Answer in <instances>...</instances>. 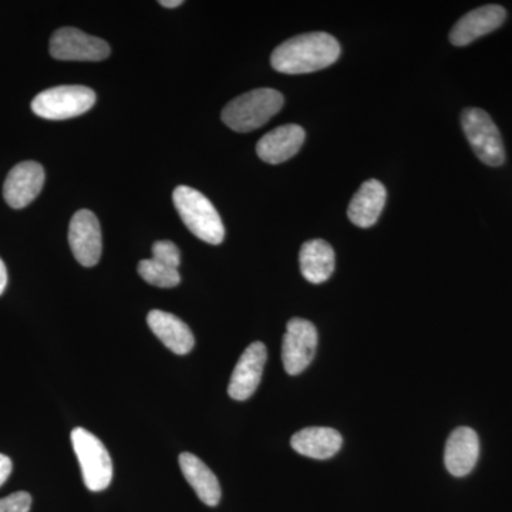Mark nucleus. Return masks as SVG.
Masks as SVG:
<instances>
[{
	"instance_id": "nucleus-1",
	"label": "nucleus",
	"mask_w": 512,
	"mask_h": 512,
	"mask_svg": "<svg viewBox=\"0 0 512 512\" xmlns=\"http://www.w3.org/2000/svg\"><path fill=\"white\" fill-rule=\"evenodd\" d=\"M339 56L340 45L335 37L313 32L292 37L276 47L271 64L279 73L306 74L332 66Z\"/></svg>"
},
{
	"instance_id": "nucleus-2",
	"label": "nucleus",
	"mask_w": 512,
	"mask_h": 512,
	"mask_svg": "<svg viewBox=\"0 0 512 512\" xmlns=\"http://www.w3.org/2000/svg\"><path fill=\"white\" fill-rule=\"evenodd\" d=\"M284 103V96L278 90H252L225 106L222 121L231 130L249 133L268 123L284 107Z\"/></svg>"
},
{
	"instance_id": "nucleus-3",
	"label": "nucleus",
	"mask_w": 512,
	"mask_h": 512,
	"mask_svg": "<svg viewBox=\"0 0 512 512\" xmlns=\"http://www.w3.org/2000/svg\"><path fill=\"white\" fill-rule=\"evenodd\" d=\"M173 201L181 220L195 237L211 245H220L225 228L212 202L200 191L187 185L175 188Z\"/></svg>"
},
{
	"instance_id": "nucleus-4",
	"label": "nucleus",
	"mask_w": 512,
	"mask_h": 512,
	"mask_svg": "<svg viewBox=\"0 0 512 512\" xmlns=\"http://www.w3.org/2000/svg\"><path fill=\"white\" fill-rule=\"evenodd\" d=\"M70 437L86 487L93 493L106 490L113 480V461L106 446L83 427L74 429Z\"/></svg>"
},
{
	"instance_id": "nucleus-5",
	"label": "nucleus",
	"mask_w": 512,
	"mask_h": 512,
	"mask_svg": "<svg viewBox=\"0 0 512 512\" xmlns=\"http://www.w3.org/2000/svg\"><path fill=\"white\" fill-rule=\"evenodd\" d=\"M96 103V93L84 86H59L37 94L32 101L36 116L46 120H69L87 113Z\"/></svg>"
},
{
	"instance_id": "nucleus-6",
	"label": "nucleus",
	"mask_w": 512,
	"mask_h": 512,
	"mask_svg": "<svg viewBox=\"0 0 512 512\" xmlns=\"http://www.w3.org/2000/svg\"><path fill=\"white\" fill-rule=\"evenodd\" d=\"M461 126L476 156L490 167H500L505 161L503 137L490 114L470 107L461 114Z\"/></svg>"
},
{
	"instance_id": "nucleus-7",
	"label": "nucleus",
	"mask_w": 512,
	"mask_h": 512,
	"mask_svg": "<svg viewBox=\"0 0 512 512\" xmlns=\"http://www.w3.org/2000/svg\"><path fill=\"white\" fill-rule=\"evenodd\" d=\"M110 46L103 39L76 28H62L50 39V55L66 62H100L110 56Z\"/></svg>"
},
{
	"instance_id": "nucleus-8",
	"label": "nucleus",
	"mask_w": 512,
	"mask_h": 512,
	"mask_svg": "<svg viewBox=\"0 0 512 512\" xmlns=\"http://www.w3.org/2000/svg\"><path fill=\"white\" fill-rule=\"evenodd\" d=\"M318 348V330L309 320L293 318L286 326L284 343H282V363L286 373L291 376L301 375L311 365Z\"/></svg>"
},
{
	"instance_id": "nucleus-9",
	"label": "nucleus",
	"mask_w": 512,
	"mask_h": 512,
	"mask_svg": "<svg viewBox=\"0 0 512 512\" xmlns=\"http://www.w3.org/2000/svg\"><path fill=\"white\" fill-rule=\"evenodd\" d=\"M69 244L76 261L86 268L99 264L103 252V238L96 215L80 210L73 215L69 228Z\"/></svg>"
},
{
	"instance_id": "nucleus-10",
	"label": "nucleus",
	"mask_w": 512,
	"mask_h": 512,
	"mask_svg": "<svg viewBox=\"0 0 512 512\" xmlns=\"http://www.w3.org/2000/svg\"><path fill=\"white\" fill-rule=\"evenodd\" d=\"M45 185V170L35 161H23L8 174L3 185V197L9 207L22 210L36 200Z\"/></svg>"
},
{
	"instance_id": "nucleus-11",
	"label": "nucleus",
	"mask_w": 512,
	"mask_h": 512,
	"mask_svg": "<svg viewBox=\"0 0 512 512\" xmlns=\"http://www.w3.org/2000/svg\"><path fill=\"white\" fill-rule=\"evenodd\" d=\"M266 346L262 342H255L249 345L242 356L239 357L237 366L232 372L229 380L228 394L231 399L244 402L254 396L266 363Z\"/></svg>"
},
{
	"instance_id": "nucleus-12",
	"label": "nucleus",
	"mask_w": 512,
	"mask_h": 512,
	"mask_svg": "<svg viewBox=\"0 0 512 512\" xmlns=\"http://www.w3.org/2000/svg\"><path fill=\"white\" fill-rule=\"evenodd\" d=\"M507 19V10L500 5H485L471 10L458 20L450 32V42L454 46H467L481 36L500 28Z\"/></svg>"
},
{
	"instance_id": "nucleus-13",
	"label": "nucleus",
	"mask_w": 512,
	"mask_h": 512,
	"mask_svg": "<svg viewBox=\"0 0 512 512\" xmlns=\"http://www.w3.org/2000/svg\"><path fill=\"white\" fill-rule=\"evenodd\" d=\"M480 457V440L470 427H458L448 437L444 463L454 477H466L476 467Z\"/></svg>"
},
{
	"instance_id": "nucleus-14",
	"label": "nucleus",
	"mask_w": 512,
	"mask_h": 512,
	"mask_svg": "<svg viewBox=\"0 0 512 512\" xmlns=\"http://www.w3.org/2000/svg\"><path fill=\"white\" fill-rule=\"evenodd\" d=\"M305 138V130L301 126L286 124L265 134L256 146V153L265 163L272 165L285 163L299 153Z\"/></svg>"
},
{
	"instance_id": "nucleus-15",
	"label": "nucleus",
	"mask_w": 512,
	"mask_h": 512,
	"mask_svg": "<svg viewBox=\"0 0 512 512\" xmlns=\"http://www.w3.org/2000/svg\"><path fill=\"white\" fill-rule=\"evenodd\" d=\"M147 323L154 335L175 355H187L194 349L195 339L187 323L164 311H151Z\"/></svg>"
},
{
	"instance_id": "nucleus-16",
	"label": "nucleus",
	"mask_w": 512,
	"mask_h": 512,
	"mask_svg": "<svg viewBox=\"0 0 512 512\" xmlns=\"http://www.w3.org/2000/svg\"><path fill=\"white\" fill-rule=\"evenodd\" d=\"M343 439L339 431L330 427H306L293 434L291 446L301 456L328 460L342 448Z\"/></svg>"
},
{
	"instance_id": "nucleus-17",
	"label": "nucleus",
	"mask_w": 512,
	"mask_h": 512,
	"mask_svg": "<svg viewBox=\"0 0 512 512\" xmlns=\"http://www.w3.org/2000/svg\"><path fill=\"white\" fill-rule=\"evenodd\" d=\"M387 192L384 185L377 180L366 181L350 201L348 217L353 224L360 228H370L379 220Z\"/></svg>"
},
{
	"instance_id": "nucleus-18",
	"label": "nucleus",
	"mask_w": 512,
	"mask_h": 512,
	"mask_svg": "<svg viewBox=\"0 0 512 512\" xmlns=\"http://www.w3.org/2000/svg\"><path fill=\"white\" fill-rule=\"evenodd\" d=\"M178 461H180V468L185 480L191 485L192 490L195 491L202 503L208 507L220 504L221 485L211 468L201 458L191 453L180 454Z\"/></svg>"
},
{
	"instance_id": "nucleus-19",
	"label": "nucleus",
	"mask_w": 512,
	"mask_h": 512,
	"mask_svg": "<svg viewBox=\"0 0 512 512\" xmlns=\"http://www.w3.org/2000/svg\"><path fill=\"white\" fill-rule=\"evenodd\" d=\"M299 264L306 281L323 284L335 271V251L323 239H313L302 245Z\"/></svg>"
},
{
	"instance_id": "nucleus-20",
	"label": "nucleus",
	"mask_w": 512,
	"mask_h": 512,
	"mask_svg": "<svg viewBox=\"0 0 512 512\" xmlns=\"http://www.w3.org/2000/svg\"><path fill=\"white\" fill-rule=\"evenodd\" d=\"M137 271L147 284L157 286V288H175L181 282L180 272L177 269L158 264L153 258L140 261Z\"/></svg>"
},
{
	"instance_id": "nucleus-21",
	"label": "nucleus",
	"mask_w": 512,
	"mask_h": 512,
	"mask_svg": "<svg viewBox=\"0 0 512 512\" xmlns=\"http://www.w3.org/2000/svg\"><path fill=\"white\" fill-rule=\"evenodd\" d=\"M153 259L158 264L177 269L181 265V252L171 241H158L153 245Z\"/></svg>"
},
{
	"instance_id": "nucleus-22",
	"label": "nucleus",
	"mask_w": 512,
	"mask_h": 512,
	"mask_svg": "<svg viewBox=\"0 0 512 512\" xmlns=\"http://www.w3.org/2000/svg\"><path fill=\"white\" fill-rule=\"evenodd\" d=\"M32 507V495L26 491L10 494L0 500V512H29Z\"/></svg>"
},
{
	"instance_id": "nucleus-23",
	"label": "nucleus",
	"mask_w": 512,
	"mask_h": 512,
	"mask_svg": "<svg viewBox=\"0 0 512 512\" xmlns=\"http://www.w3.org/2000/svg\"><path fill=\"white\" fill-rule=\"evenodd\" d=\"M12 468V460L5 454H0V487L8 481Z\"/></svg>"
},
{
	"instance_id": "nucleus-24",
	"label": "nucleus",
	"mask_w": 512,
	"mask_h": 512,
	"mask_svg": "<svg viewBox=\"0 0 512 512\" xmlns=\"http://www.w3.org/2000/svg\"><path fill=\"white\" fill-rule=\"evenodd\" d=\"M6 286H8V269H6L5 262L0 258V296L5 292Z\"/></svg>"
},
{
	"instance_id": "nucleus-25",
	"label": "nucleus",
	"mask_w": 512,
	"mask_h": 512,
	"mask_svg": "<svg viewBox=\"0 0 512 512\" xmlns=\"http://www.w3.org/2000/svg\"><path fill=\"white\" fill-rule=\"evenodd\" d=\"M183 3V0H160V5L167 9L178 8V6L183 5Z\"/></svg>"
}]
</instances>
